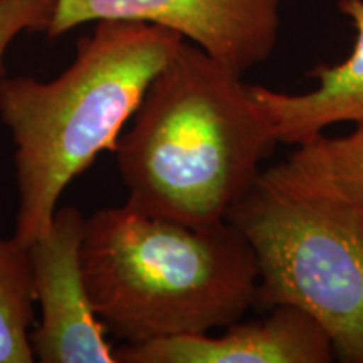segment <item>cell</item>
<instances>
[{"instance_id": "11", "label": "cell", "mask_w": 363, "mask_h": 363, "mask_svg": "<svg viewBox=\"0 0 363 363\" xmlns=\"http://www.w3.org/2000/svg\"><path fill=\"white\" fill-rule=\"evenodd\" d=\"M52 7V0H0V76L9 45L24 33L48 30Z\"/></svg>"}, {"instance_id": "10", "label": "cell", "mask_w": 363, "mask_h": 363, "mask_svg": "<svg viewBox=\"0 0 363 363\" xmlns=\"http://www.w3.org/2000/svg\"><path fill=\"white\" fill-rule=\"evenodd\" d=\"M303 180L363 211V123L350 135L313 136L284 162Z\"/></svg>"}, {"instance_id": "3", "label": "cell", "mask_w": 363, "mask_h": 363, "mask_svg": "<svg viewBox=\"0 0 363 363\" xmlns=\"http://www.w3.org/2000/svg\"><path fill=\"white\" fill-rule=\"evenodd\" d=\"M81 261L99 321L126 345L225 328L256 306V256L227 220L194 227L106 207L84 220Z\"/></svg>"}, {"instance_id": "1", "label": "cell", "mask_w": 363, "mask_h": 363, "mask_svg": "<svg viewBox=\"0 0 363 363\" xmlns=\"http://www.w3.org/2000/svg\"><path fill=\"white\" fill-rule=\"evenodd\" d=\"M242 76L184 40L113 150L143 214L194 227L225 222L278 143Z\"/></svg>"}, {"instance_id": "2", "label": "cell", "mask_w": 363, "mask_h": 363, "mask_svg": "<svg viewBox=\"0 0 363 363\" xmlns=\"http://www.w3.org/2000/svg\"><path fill=\"white\" fill-rule=\"evenodd\" d=\"M57 78L0 76V120L16 145V238L30 246L51 227L72 179L113 152L130 118L184 43L165 27L98 21Z\"/></svg>"}, {"instance_id": "5", "label": "cell", "mask_w": 363, "mask_h": 363, "mask_svg": "<svg viewBox=\"0 0 363 363\" xmlns=\"http://www.w3.org/2000/svg\"><path fill=\"white\" fill-rule=\"evenodd\" d=\"M49 38L98 21L165 27L242 76L278 43L281 0H52Z\"/></svg>"}, {"instance_id": "9", "label": "cell", "mask_w": 363, "mask_h": 363, "mask_svg": "<svg viewBox=\"0 0 363 363\" xmlns=\"http://www.w3.org/2000/svg\"><path fill=\"white\" fill-rule=\"evenodd\" d=\"M30 246L0 238V363H33L30 325L34 321Z\"/></svg>"}, {"instance_id": "8", "label": "cell", "mask_w": 363, "mask_h": 363, "mask_svg": "<svg viewBox=\"0 0 363 363\" xmlns=\"http://www.w3.org/2000/svg\"><path fill=\"white\" fill-rule=\"evenodd\" d=\"M338 9L355 27V44L345 61L318 66L310 72L318 81L315 89L289 94L251 86L279 142L299 145L335 123H363V0H340Z\"/></svg>"}, {"instance_id": "6", "label": "cell", "mask_w": 363, "mask_h": 363, "mask_svg": "<svg viewBox=\"0 0 363 363\" xmlns=\"http://www.w3.org/2000/svg\"><path fill=\"white\" fill-rule=\"evenodd\" d=\"M84 220L76 207L57 208L48 233L30 244L34 298L40 308L30 345L40 363H116L86 286Z\"/></svg>"}, {"instance_id": "7", "label": "cell", "mask_w": 363, "mask_h": 363, "mask_svg": "<svg viewBox=\"0 0 363 363\" xmlns=\"http://www.w3.org/2000/svg\"><path fill=\"white\" fill-rule=\"evenodd\" d=\"M121 363H330L333 345L316 318L293 305L272 306L261 320L235 321L224 333L177 335L115 352Z\"/></svg>"}, {"instance_id": "4", "label": "cell", "mask_w": 363, "mask_h": 363, "mask_svg": "<svg viewBox=\"0 0 363 363\" xmlns=\"http://www.w3.org/2000/svg\"><path fill=\"white\" fill-rule=\"evenodd\" d=\"M225 220L256 256V305L301 308L326 330L338 362L363 363L362 208L279 163L261 172Z\"/></svg>"}]
</instances>
